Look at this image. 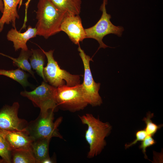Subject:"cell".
Returning a JSON list of instances; mask_svg holds the SVG:
<instances>
[{
	"mask_svg": "<svg viewBox=\"0 0 163 163\" xmlns=\"http://www.w3.org/2000/svg\"><path fill=\"white\" fill-rule=\"evenodd\" d=\"M37 8V35L47 39L60 32L61 24L67 14L58 9L51 0H39Z\"/></svg>",
	"mask_w": 163,
	"mask_h": 163,
	"instance_id": "6da1fadb",
	"label": "cell"
},
{
	"mask_svg": "<svg viewBox=\"0 0 163 163\" xmlns=\"http://www.w3.org/2000/svg\"><path fill=\"white\" fill-rule=\"evenodd\" d=\"M79 117L82 123L88 126L85 138L89 145L87 157L91 158L99 155L106 145L105 138L110 133L112 126L108 122H103L91 114Z\"/></svg>",
	"mask_w": 163,
	"mask_h": 163,
	"instance_id": "7a4b0ae2",
	"label": "cell"
},
{
	"mask_svg": "<svg viewBox=\"0 0 163 163\" xmlns=\"http://www.w3.org/2000/svg\"><path fill=\"white\" fill-rule=\"evenodd\" d=\"M39 47L47 60V65L44 67L43 71L46 82L56 88L63 86L73 87L80 84V75L71 74L60 68L53 58L54 50L46 52Z\"/></svg>",
	"mask_w": 163,
	"mask_h": 163,
	"instance_id": "3957f363",
	"label": "cell"
},
{
	"mask_svg": "<svg viewBox=\"0 0 163 163\" xmlns=\"http://www.w3.org/2000/svg\"><path fill=\"white\" fill-rule=\"evenodd\" d=\"M54 111L50 110L45 117L40 114L34 120L28 123L25 128L28 134L33 140L39 139L49 138L57 137L62 139L58 129L62 118H58L55 122Z\"/></svg>",
	"mask_w": 163,
	"mask_h": 163,
	"instance_id": "277c9868",
	"label": "cell"
},
{
	"mask_svg": "<svg viewBox=\"0 0 163 163\" xmlns=\"http://www.w3.org/2000/svg\"><path fill=\"white\" fill-rule=\"evenodd\" d=\"M107 1V0H103L100 8V10L102 12L100 19L93 26L85 29L86 38L94 39L99 43V46L97 50L101 48L109 47L102 41L105 36L110 34H113L120 37L124 30L123 27L116 26L110 21L111 16L107 13L106 8Z\"/></svg>",
	"mask_w": 163,
	"mask_h": 163,
	"instance_id": "5b68a950",
	"label": "cell"
},
{
	"mask_svg": "<svg viewBox=\"0 0 163 163\" xmlns=\"http://www.w3.org/2000/svg\"><path fill=\"white\" fill-rule=\"evenodd\" d=\"M57 88L44 81L34 90L21 91L20 94L31 100L35 106L40 109V114L45 117L51 110L54 111L57 107L56 94Z\"/></svg>",
	"mask_w": 163,
	"mask_h": 163,
	"instance_id": "8992f818",
	"label": "cell"
},
{
	"mask_svg": "<svg viewBox=\"0 0 163 163\" xmlns=\"http://www.w3.org/2000/svg\"><path fill=\"white\" fill-rule=\"evenodd\" d=\"M56 98L57 106L71 112L82 110L88 104L80 84L73 87L63 86L58 87Z\"/></svg>",
	"mask_w": 163,
	"mask_h": 163,
	"instance_id": "52a82bcc",
	"label": "cell"
},
{
	"mask_svg": "<svg viewBox=\"0 0 163 163\" xmlns=\"http://www.w3.org/2000/svg\"><path fill=\"white\" fill-rule=\"evenodd\" d=\"M78 50L84 68L83 81L81 84L84 97L88 104L94 107L100 106L102 103L99 93L101 84L95 82L93 78L90 67V61L92 59L79 46Z\"/></svg>",
	"mask_w": 163,
	"mask_h": 163,
	"instance_id": "ba28073f",
	"label": "cell"
},
{
	"mask_svg": "<svg viewBox=\"0 0 163 163\" xmlns=\"http://www.w3.org/2000/svg\"><path fill=\"white\" fill-rule=\"evenodd\" d=\"M19 104L14 102L11 106H5L0 110V129L8 131H20L26 127L28 123L18 116Z\"/></svg>",
	"mask_w": 163,
	"mask_h": 163,
	"instance_id": "9c48e42d",
	"label": "cell"
},
{
	"mask_svg": "<svg viewBox=\"0 0 163 163\" xmlns=\"http://www.w3.org/2000/svg\"><path fill=\"white\" fill-rule=\"evenodd\" d=\"M61 31L65 33L75 44L79 45L86 38V33L79 15L67 14L60 26Z\"/></svg>",
	"mask_w": 163,
	"mask_h": 163,
	"instance_id": "30bf717a",
	"label": "cell"
},
{
	"mask_svg": "<svg viewBox=\"0 0 163 163\" xmlns=\"http://www.w3.org/2000/svg\"><path fill=\"white\" fill-rule=\"evenodd\" d=\"M11 149H24L31 150L32 139L25 128L20 131H8L0 129Z\"/></svg>",
	"mask_w": 163,
	"mask_h": 163,
	"instance_id": "8fae6325",
	"label": "cell"
},
{
	"mask_svg": "<svg viewBox=\"0 0 163 163\" xmlns=\"http://www.w3.org/2000/svg\"><path fill=\"white\" fill-rule=\"evenodd\" d=\"M37 35L36 27L28 26L26 30L23 33L18 31L16 27L12 28L7 35L8 40L13 43L15 50L20 49L25 50H28L27 45V41L30 39L36 37Z\"/></svg>",
	"mask_w": 163,
	"mask_h": 163,
	"instance_id": "7c38bea8",
	"label": "cell"
},
{
	"mask_svg": "<svg viewBox=\"0 0 163 163\" xmlns=\"http://www.w3.org/2000/svg\"><path fill=\"white\" fill-rule=\"evenodd\" d=\"M4 5L2 15L0 18V32L3 30L5 24H12L14 28H15L16 19L19 18L17 11V7L21 5L23 0H2Z\"/></svg>",
	"mask_w": 163,
	"mask_h": 163,
	"instance_id": "4fadbf2b",
	"label": "cell"
},
{
	"mask_svg": "<svg viewBox=\"0 0 163 163\" xmlns=\"http://www.w3.org/2000/svg\"><path fill=\"white\" fill-rule=\"evenodd\" d=\"M51 139H39L33 141L31 150L37 163H43L50 158L49 148Z\"/></svg>",
	"mask_w": 163,
	"mask_h": 163,
	"instance_id": "5bb4252c",
	"label": "cell"
},
{
	"mask_svg": "<svg viewBox=\"0 0 163 163\" xmlns=\"http://www.w3.org/2000/svg\"><path fill=\"white\" fill-rule=\"evenodd\" d=\"M60 10L69 14L79 15L81 9V0H51Z\"/></svg>",
	"mask_w": 163,
	"mask_h": 163,
	"instance_id": "9a60e30c",
	"label": "cell"
},
{
	"mask_svg": "<svg viewBox=\"0 0 163 163\" xmlns=\"http://www.w3.org/2000/svg\"><path fill=\"white\" fill-rule=\"evenodd\" d=\"M31 50L32 54L29 59L31 68L46 82L43 72L45 55L41 49H31Z\"/></svg>",
	"mask_w": 163,
	"mask_h": 163,
	"instance_id": "2e32d148",
	"label": "cell"
},
{
	"mask_svg": "<svg viewBox=\"0 0 163 163\" xmlns=\"http://www.w3.org/2000/svg\"><path fill=\"white\" fill-rule=\"evenodd\" d=\"M32 54L31 50H21L19 57L16 58L1 53L4 56L10 58L13 61V65L18 68L29 72L33 77L35 78L34 73L32 70V68L28 59Z\"/></svg>",
	"mask_w": 163,
	"mask_h": 163,
	"instance_id": "e0dca14e",
	"label": "cell"
},
{
	"mask_svg": "<svg viewBox=\"0 0 163 163\" xmlns=\"http://www.w3.org/2000/svg\"><path fill=\"white\" fill-rule=\"evenodd\" d=\"M11 163H37L30 150L19 149L11 151Z\"/></svg>",
	"mask_w": 163,
	"mask_h": 163,
	"instance_id": "ac0fdd59",
	"label": "cell"
},
{
	"mask_svg": "<svg viewBox=\"0 0 163 163\" xmlns=\"http://www.w3.org/2000/svg\"><path fill=\"white\" fill-rule=\"evenodd\" d=\"M0 75H3L17 82L24 87L30 85L27 81L28 75L24 70L18 68L11 70L0 69Z\"/></svg>",
	"mask_w": 163,
	"mask_h": 163,
	"instance_id": "d6986e66",
	"label": "cell"
},
{
	"mask_svg": "<svg viewBox=\"0 0 163 163\" xmlns=\"http://www.w3.org/2000/svg\"><path fill=\"white\" fill-rule=\"evenodd\" d=\"M0 156L4 162L11 163V149L5 137L0 131Z\"/></svg>",
	"mask_w": 163,
	"mask_h": 163,
	"instance_id": "ffe728a7",
	"label": "cell"
},
{
	"mask_svg": "<svg viewBox=\"0 0 163 163\" xmlns=\"http://www.w3.org/2000/svg\"><path fill=\"white\" fill-rule=\"evenodd\" d=\"M154 116L153 114L148 113L146 117L144 118L143 120L146 124L144 129L147 135L153 136L158 130L162 127V125H157L152 120L151 118Z\"/></svg>",
	"mask_w": 163,
	"mask_h": 163,
	"instance_id": "44dd1931",
	"label": "cell"
},
{
	"mask_svg": "<svg viewBox=\"0 0 163 163\" xmlns=\"http://www.w3.org/2000/svg\"><path fill=\"white\" fill-rule=\"evenodd\" d=\"M152 136L147 135L145 138L142 141L139 148L142 149V152L145 155V157L147 158V157L146 154V149L147 147L155 144L156 142L153 138Z\"/></svg>",
	"mask_w": 163,
	"mask_h": 163,
	"instance_id": "7402d4cb",
	"label": "cell"
},
{
	"mask_svg": "<svg viewBox=\"0 0 163 163\" xmlns=\"http://www.w3.org/2000/svg\"><path fill=\"white\" fill-rule=\"evenodd\" d=\"M147 135L145 129L139 130L136 133V139L130 143L125 145L126 149L136 144L138 142L142 141Z\"/></svg>",
	"mask_w": 163,
	"mask_h": 163,
	"instance_id": "603a6c76",
	"label": "cell"
},
{
	"mask_svg": "<svg viewBox=\"0 0 163 163\" xmlns=\"http://www.w3.org/2000/svg\"><path fill=\"white\" fill-rule=\"evenodd\" d=\"M31 0H27L26 2L25 3V16L24 20V22L23 26L20 30V31L22 29H25L26 28V23L27 21V11L28 6Z\"/></svg>",
	"mask_w": 163,
	"mask_h": 163,
	"instance_id": "cb8c5ba5",
	"label": "cell"
},
{
	"mask_svg": "<svg viewBox=\"0 0 163 163\" xmlns=\"http://www.w3.org/2000/svg\"><path fill=\"white\" fill-rule=\"evenodd\" d=\"M53 160L50 158H47L45 159V160H44L43 162V163H53Z\"/></svg>",
	"mask_w": 163,
	"mask_h": 163,
	"instance_id": "d4e9b609",
	"label": "cell"
},
{
	"mask_svg": "<svg viewBox=\"0 0 163 163\" xmlns=\"http://www.w3.org/2000/svg\"><path fill=\"white\" fill-rule=\"evenodd\" d=\"M4 8V5L2 0H0V11L2 13Z\"/></svg>",
	"mask_w": 163,
	"mask_h": 163,
	"instance_id": "484cf974",
	"label": "cell"
},
{
	"mask_svg": "<svg viewBox=\"0 0 163 163\" xmlns=\"http://www.w3.org/2000/svg\"><path fill=\"white\" fill-rule=\"evenodd\" d=\"M2 162H4L3 160L2 159H0V163H1Z\"/></svg>",
	"mask_w": 163,
	"mask_h": 163,
	"instance_id": "4316f807",
	"label": "cell"
}]
</instances>
